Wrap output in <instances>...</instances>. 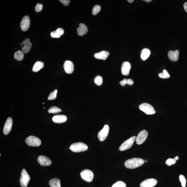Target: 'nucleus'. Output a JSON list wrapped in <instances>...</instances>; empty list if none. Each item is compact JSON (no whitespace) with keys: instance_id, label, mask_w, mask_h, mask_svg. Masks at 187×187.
I'll return each mask as SVG.
<instances>
[{"instance_id":"nucleus-23","label":"nucleus","mask_w":187,"mask_h":187,"mask_svg":"<svg viewBox=\"0 0 187 187\" xmlns=\"http://www.w3.org/2000/svg\"><path fill=\"white\" fill-rule=\"evenodd\" d=\"M44 67V64L43 62L37 61L34 64L33 67L32 71L34 72H37Z\"/></svg>"},{"instance_id":"nucleus-13","label":"nucleus","mask_w":187,"mask_h":187,"mask_svg":"<svg viewBox=\"0 0 187 187\" xmlns=\"http://www.w3.org/2000/svg\"><path fill=\"white\" fill-rule=\"evenodd\" d=\"M23 43L24 46L22 47V50L24 54H27L31 50L32 46V43H31L29 38H26L23 40Z\"/></svg>"},{"instance_id":"nucleus-33","label":"nucleus","mask_w":187,"mask_h":187,"mask_svg":"<svg viewBox=\"0 0 187 187\" xmlns=\"http://www.w3.org/2000/svg\"><path fill=\"white\" fill-rule=\"evenodd\" d=\"M179 181L181 183V186L183 187H186V179L184 175H181L179 177Z\"/></svg>"},{"instance_id":"nucleus-18","label":"nucleus","mask_w":187,"mask_h":187,"mask_svg":"<svg viewBox=\"0 0 187 187\" xmlns=\"http://www.w3.org/2000/svg\"><path fill=\"white\" fill-rule=\"evenodd\" d=\"M110 53L106 51H103L98 53H96L94 55V57L97 59L105 60L109 56Z\"/></svg>"},{"instance_id":"nucleus-41","label":"nucleus","mask_w":187,"mask_h":187,"mask_svg":"<svg viewBox=\"0 0 187 187\" xmlns=\"http://www.w3.org/2000/svg\"><path fill=\"white\" fill-rule=\"evenodd\" d=\"M20 45H21V46H23V45H24L23 43H20Z\"/></svg>"},{"instance_id":"nucleus-12","label":"nucleus","mask_w":187,"mask_h":187,"mask_svg":"<svg viewBox=\"0 0 187 187\" xmlns=\"http://www.w3.org/2000/svg\"><path fill=\"white\" fill-rule=\"evenodd\" d=\"M38 161L40 165L44 166H49L52 164L50 159L45 156H39L38 158Z\"/></svg>"},{"instance_id":"nucleus-35","label":"nucleus","mask_w":187,"mask_h":187,"mask_svg":"<svg viewBox=\"0 0 187 187\" xmlns=\"http://www.w3.org/2000/svg\"><path fill=\"white\" fill-rule=\"evenodd\" d=\"M43 5L40 4V3H38V4H36L35 8V10L36 12H39L41 11L42 10H43Z\"/></svg>"},{"instance_id":"nucleus-1","label":"nucleus","mask_w":187,"mask_h":187,"mask_svg":"<svg viewBox=\"0 0 187 187\" xmlns=\"http://www.w3.org/2000/svg\"><path fill=\"white\" fill-rule=\"evenodd\" d=\"M144 163V161L142 158H134L126 160L124 165L126 168L133 169L142 166Z\"/></svg>"},{"instance_id":"nucleus-32","label":"nucleus","mask_w":187,"mask_h":187,"mask_svg":"<svg viewBox=\"0 0 187 187\" xmlns=\"http://www.w3.org/2000/svg\"><path fill=\"white\" fill-rule=\"evenodd\" d=\"M112 187H126V184L124 181H119L114 184Z\"/></svg>"},{"instance_id":"nucleus-36","label":"nucleus","mask_w":187,"mask_h":187,"mask_svg":"<svg viewBox=\"0 0 187 187\" xmlns=\"http://www.w3.org/2000/svg\"><path fill=\"white\" fill-rule=\"evenodd\" d=\"M59 1L65 6H68L70 1V0H60Z\"/></svg>"},{"instance_id":"nucleus-2","label":"nucleus","mask_w":187,"mask_h":187,"mask_svg":"<svg viewBox=\"0 0 187 187\" xmlns=\"http://www.w3.org/2000/svg\"><path fill=\"white\" fill-rule=\"evenodd\" d=\"M69 148L75 153H80L87 151L88 149V147L87 144L80 142L71 144Z\"/></svg>"},{"instance_id":"nucleus-26","label":"nucleus","mask_w":187,"mask_h":187,"mask_svg":"<svg viewBox=\"0 0 187 187\" xmlns=\"http://www.w3.org/2000/svg\"><path fill=\"white\" fill-rule=\"evenodd\" d=\"M133 83L134 82L133 80L131 79H127L125 78L123 80H121V81L120 82V85L123 86V87H124L126 84H128V85H133Z\"/></svg>"},{"instance_id":"nucleus-20","label":"nucleus","mask_w":187,"mask_h":187,"mask_svg":"<svg viewBox=\"0 0 187 187\" xmlns=\"http://www.w3.org/2000/svg\"><path fill=\"white\" fill-rule=\"evenodd\" d=\"M79 25V27L77 29V32L78 36H82L85 35L88 31L87 26L83 23H80Z\"/></svg>"},{"instance_id":"nucleus-3","label":"nucleus","mask_w":187,"mask_h":187,"mask_svg":"<svg viewBox=\"0 0 187 187\" xmlns=\"http://www.w3.org/2000/svg\"><path fill=\"white\" fill-rule=\"evenodd\" d=\"M30 180V176L25 169H23L22 170L20 180V185L22 187H27Z\"/></svg>"},{"instance_id":"nucleus-38","label":"nucleus","mask_w":187,"mask_h":187,"mask_svg":"<svg viewBox=\"0 0 187 187\" xmlns=\"http://www.w3.org/2000/svg\"><path fill=\"white\" fill-rule=\"evenodd\" d=\"M143 1L146 2L147 3L151 2L153 1L152 0H144V1Z\"/></svg>"},{"instance_id":"nucleus-28","label":"nucleus","mask_w":187,"mask_h":187,"mask_svg":"<svg viewBox=\"0 0 187 187\" xmlns=\"http://www.w3.org/2000/svg\"><path fill=\"white\" fill-rule=\"evenodd\" d=\"M158 76L160 78L167 79L169 78L170 76L167 71L166 69H164L163 70V73H159Z\"/></svg>"},{"instance_id":"nucleus-15","label":"nucleus","mask_w":187,"mask_h":187,"mask_svg":"<svg viewBox=\"0 0 187 187\" xmlns=\"http://www.w3.org/2000/svg\"><path fill=\"white\" fill-rule=\"evenodd\" d=\"M13 120L11 117H9L5 122L3 129V133L5 135H8L12 129Z\"/></svg>"},{"instance_id":"nucleus-5","label":"nucleus","mask_w":187,"mask_h":187,"mask_svg":"<svg viewBox=\"0 0 187 187\" xmlns=\"http://www.w3.org/2000/svg\"><path fill=\"white\" fill-rule=\"evenodd\" d=\"M25 142L28 146L32 147H38L41 145V140L37 137L29 136L25 139Z\"/></svg>"},{"instance_id":"nucleus-7","label":"nucleus","mask_w":187,"mask_h":187,"mask_svg":"<svg viewBox=\"0 0 187 187\" xmlns=\"http://www.w3.org/2000/svg\"><path fill=\"white\" fill-rule=\"evenodd\" d=\"M136 138L135 136L132 137L125 141L121 145L119 148V150L121 151H123L129 149L133 146Z\"/></svg>"},{"instance_id":"nucleus-30","label":"nucleus","mask_w":187,"mask_h":187,"mask_svg":"<svg viewBox=\"0 0 187 187\" xmlns=\"http://www.w3.org/2000/svg\"><path fill=\"white\" fill-rule=\"evenodd\" d=\"M101 7L100 5H97L93 7L92 10V14L93 15H96L100 12Z\"/></svg>"},{"instance_id":"nucleus-8","label":"nucleus","mask_w":187,"mask_h":187,"mask_svg":"<svg viewBox=\"0 0 187 187\" xmlns=\"http://www.w3.org/2000/svg\"><path fill=\"white\" fill-rule=\"evenodd\" d=\"M109 126L106 124L98 134V137L100 142H103L105 140L109 134Z\"/></svg>"},{"instance_id":"nucleus-27","label":"nucleus","mask_w":187,"mask_h":187,"mask_svg":"<svg viewBox=\"0 0 187 187\" xmlns=\"http://www.w3.org/2000/svg\"><path fill=\"white\" fill-rule=\"evenodd\" d=\"M62 110L56 106H52L48 110V112L49 113L56 114L61 112Z\"/></svg>"},{"instance_id":"nucleus-24","label":"nucleus","mask_w":187,"mask_h":187,"mask_svg":"<svg viewBox=\"0 0 187 187\" xmlns=\"http://www.w3.org/2000/svg\"><path fill=\"white\" fill-rule=\"evenodd\" d=\"M49 184L51 187H61L60 181L59 179L54 178L51 179Z\"/></svg>"},{"instance_id":"nucleus-19","label":"nucleus","mask_w":187,"mask_h":187,"mask_svg":"<svg viewBox=\"0 0 187 187\" xmlns=\"http://www.w3.org/2000/svg\"><path fill=\"white\" fill-rule=\"evenodd\" d=\"M67 117L64 115H55L52 118V120L54 122L57 124H62L66 122Z\"/></svg>"},{"instance_id":"nucleus-34","label":"nucleus","mask_w":187,"mask_h":187,"mask_svg":"<svg viewBox=\"0 0 187 187\" xmlns=\"http://www.w3.org/2000/svg\"><path fill=\"white\" fill-rule=\"evenodd\" d=\"M177 160L175 158H169L166 160V164L168 166H170L172 165L175 164Z\"/></svg>"},{"instance_id":"nucleus-40","label":"nucleus","mask_w":187,"mask_h":187,"mask_svg":"<svg viewBox=\"0 0 187 187\" xmlns=\"http://www.w3.org/2000/svg\"><path fill=\"white\" fill-rule=\"evenodd\" d=\"M179 157L178 156H176L175 158H174L176 159V160H179Z\"/></svg>"},{"instance_id":"nucleus-9","label":"nucleus","mask_w":187,"mask_h":187,"mask_svg":"<svg viewBox=\"0 0 187 187\" xmlns=\"http://www.w3.org/2000/svg\"><path fill=\"white\" fill-rule=\"evenodd\" d=\"M148 135V132L146 130H143L140 132L135 139L136 143L139 145L143 143L147 138Z\"/></svg>"},{"instance_id":"nucleus-16","label":"nucleus","mask_w":187,"mask_h":187,"mask_svg":"<svg viewBox=\"0 0 187 187\" xmlns=\"http://www.w3.org/2000/svg\"><path fill=\"white\" fill-rule=\"evenodd\" d=\"M131 68V66L129 62L126 61L123 62L121 68L122 74L124 76H128L129 74Z\"/></svg>"},{"instance_id":"nucleus-29","label":"nucleus","mask_w":187,"mask_h":187,"mask_svg":"<svg viewBox=\"0 0 187 187\" xmlns=\"http://www.w3.org/2000/svg\"><path fill=\"white\" fill-rule=\"evenodd\" d=\"M103 78L101 76H96L95 77L94 80L95 83L97 85L100 86L102 85L103 83Z\"/></svg>"},{"instance_id":"nucleus-25","label":"nucleus","mask_w":187,"mask_h":187,"mask_svg":"<svg viewBox=\"0 0 187 187\" xmlns=\"http://www.w3.org/2000/svg\"><path fill=\"white\" fill-rule=\"evenodd\" d=\"M14 58L18 61H21L24 58V53L20 50L16 51L14 53Z\"/></svg>"},{"instance_id":"nucleus-10","label":"nucleus","mask_w":187,"mask_h":187,"mask_svg":"<svg viewBox=\"0 0 187 187\" xmlns=\"http://www.w3.org/2000/svg\"><path fill=\"white\" fill-rule=\"evenodd\" d=\"M30 19L28 16H25L23 17L21 23V28L24 32L28 30L30 25Z\"/></svg>"},{"instance_id":"nucleus-11","label":"nucleus","mask_w":187,"mask_h":187,"mask_svg":"<svg viewBox=\"0 0 187 187\" xmlns=\"http://www.w3.org/2000/svg\"><path fill=\"white\" fill-rule=\"evenodd\" d=\"M157 181L154 179H146L141 183L140 187H153L157 184Z\"/></svg>"},{"instance_id":"nucleus-37","label":"nucleus","mask_w":187,"mask_h":187,"mask_svg":"<svg viewBox=\"0 0 187 187\" xmlns=\"http://www.w3.org/2000/svg\"><path fill=\"white\" fill-rule=\"evenodd\" d=\"M183 7H184V10L187 13V2L183 4Z\"/></svg>"},{"instance_id":"nucleus-4","label":"nucleus","mask_w":187,"mask_h":187,"mask_svg":"<svg viewBox=\"0 0 187 187\" xmlns=\"http://www.w3.org/2000/svg\"><path fill=\"white\" fill-rule=\"evenodd\" d=\"M139 109L148 115L154 114L156 111L154 108L150 104L147 103L141 104L139 106Z\"/></svg>"},{"instance_id":"nucleus-31","label":"nucleus","mask_w":187,"mask_h":187,"mask_svg":"<svg viewBox=\"0 0 187 187\" xmlns=\"http://www.w3.org/2000/svg\"><path fill=\"white\" fill-rule=\"evenodd\" d=\"M57 90L55 89L54 91H52V92H51L49 95L48 99L49 100H52L55 99L57 98Z\"/></svg>"},{"instance_id":"nucleus-17","label":"nucleus","mask_w":187,"mask_h":187,"mask_svg":"<svg viewBox=\"0 0 187 187\" xmlns=\"http://www.w3.org/2000/svg\"><path fill=\"white\" fill-rule=\"evenodd\" d=\"M179 55V51L178 50L170 51L168 54V58L170 61L173 62L177 61L178 60Z\"/></svg>"},{"instance_id":"nucleus-22","label":"nucleus","mask_w":187,"mask_h":187,"mask_svg":"<svg viewBox=\"0 0 187 187\" xmlns=\"http://www.w3.org/2000/svg\"><path fill=\"white\" fill-rule=\"evenodd\" d=\"M151 52L149 49L148 48H144L141 51V58L142 60H146L149 57Z\"/></svg>"},{"instance_id":"nucleus-39","label":"nucleus","mask_w":187,"mask_h":187,"mask_svg":"<svg viewBox=\"0 0 187 187\" xmlns=\"http://www.w3.org/2000/svg\"><path fill=\"white\" fill-rule=\"evenodd\" d=\"M127 1L129 3H133L134 1V0H128Z\"/></svg>"},{"instance_id":"nucleus-6","label":"nucleus","mask_w":187,"mask_h":187,"mask_svg":"<svg viewBox=\"0 0 187 187\" xmlns=\"http://www.w3.org/2000/svg\"><path fill=\"white\" fill-rule=\"evenodd\" d=\"M80 175L82 179L88 182H91L93 180L94 176L93 172L88 169L82 170L80 173Z\"/></svg>"},{"instance_id":"nucleus-14","label":"nucleus","mask_w":187,"mask_h":187,"mask_svg":"<svg viewBox=\"0 0 187 187\" xmlns=\"http://www.w3.org/2000/svg\"><path fill=\"white\" fill-rule=\"evenodd\" d=\"M74 64L69 60H67L64 63V70L68 74H72L74 71Z\"/></svg>"},{"instance_id":"nucleus-21","label":"nucleus","mask_w":187,"mask_h":187,"mask_svg":"<svg viewBox=\"0 0 187 187\" xmlns=\"http://www.w3.org/2000/svg\"><path fill=\"white\" fill-rule=\"evenodd\" d=\"M64 31L63 29L59 28L54 31L51 33V36L52 38H59L64 34Z\"/></svg>"}]
</instances>
